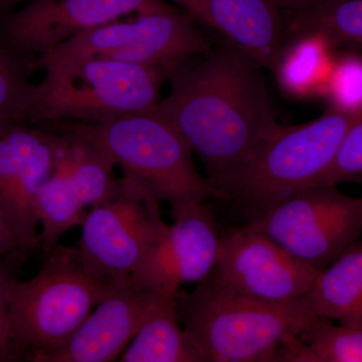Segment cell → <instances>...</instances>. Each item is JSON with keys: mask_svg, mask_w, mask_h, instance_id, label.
Here are the masks:
<instances>
[{"mask_svg": "<svg viewBox=\"0 0 362 362\" xmlns=\"http://www.w3.org/2000/svg\"><path fill=\"white\" fill-rule=\"evenodd\" d=\"M199 63L169 77L171 92L150 110L168 121L221 195L223 181L257 147L277 133L261 66L228 40Z\"/></svg>", "mask_w": 362, "mask_h": 362, "instance_id": "6da1fadb", "label": "cell"}, {"mask_svg": "<svg viewBox=\"0 0 362 362\" xmlns=\"http://www.w3.org/2000/svg\"><path fill=\"white\" fill-rule=\"evenodd\" d=\"M181 325L206 362L278 361L281 343L318 317L306 296L272 302L226 287L213 275L178 293Z\"/></svg>", "mask_w": 362, "mask_h": 362, "instance_id": "7a4b0ae2", "label": "cell"}, {"mask_svg": "<svg viewBox=\"0 0 362 362\" xmlns=\"http://www.w3.org/2000/svg\"><path fill=\"white\" fill-rule=\"evenodd\" d=\"M49 130L83 138L110 156L123 175L168 202L171 214L221 195L194 165L189 145L168 121L151 110L88 123L58 121Z\"/></svg>", "mask_w": 362, "mask_h": 362, "instance_id": "3957f363", "label": "cell"}, {"mask_svg": "<svg viewBox=\"0 0 362 362\" xmlns=\"http://www.w3.org/2000/svg\"><path fill=\"white\" fill-rule=\"evenodd\" d=\"M119 285L90 270L78 247L58 245L45 252L39 273L16 281L11 291L9 331L16 361L47 362Z\"/></svg>", "mask_w": 362, "mask_h": 362, "instance_id": "277c9868", "label": "cell"}, {"mask_svg": "<svg viewBox=\"0 0 362 362\" xmlns=\"http://www.w3.org/2000/svg\"><path fill=\"white\" fill-rule=\"evenodd\" d=\"M33 85L28 123H98L151 109L168 73L156 66L93 58L42 68Z\"/></svg>", "mask_w": 362, "mask_h": 362, "instance_id": "5b68a950", "label": "cell"}, {"mask_svg": "<svg viewBox=\"0 0 362 362\" xmlns=\"http://www.w3.org/2000/svg\"><path fill=\"white\" fill-rule=\"evenodd\" d=\"M358 114L333 109L310 123L282 126L228 175L221 199L240 202L256 216L311 185L334 160Z\"/></svg>", "mask_w": 362, "mask_h": 362, "instance_id": "8992f818", "label": "cell"}, {"mask_svg": "<svg viewBox=\"0 0 362 362\" xmlns=\"http://www.w3.org/2000/svg\"><path fill=\"white\" fill-rule=\"evenodd\" d=\"M211 49V40L202 32L199 23L178 8L99 26L40 54L37 66L42 69L103 58L163 69L169 78L187 65L188 59L206 54Z\"/></svg>", "mask_w": 362, "mask_h": 362, "instance_id": "52a82bcc", "label": "cell"}, {"mask_svg": "<svg viewBox=\"0 0 362 362\" xmlns=\"http://www.w3.org/2000/svg\"><path fill=\"white\" fill-rule=\"evenodd\" d=\"M242 226L321 271L362 237V199L337 185H308Z\"/></svg>", "mask_w": 362, "mask_h": 362, "instance_id": "ba28073f", "label": "cell"}, {"mask_svg": "<svg viewBox=\"0 0 362 362\" xmlns=\"http://www.w3.org/2000/svg\"><path fill=\"white\" fill-rule=\"evenodd\" d=\"M160 202L129 176L90 207L82 223L78 251L86 265L104 280L123 284L146 257L166 225Z\"/></svg>", "mask_w": 362, "mask_h": 362, "instance_id": "9c48e42d", "label": "cell"}, {"mask_svg": "<svg viewBox=\"0 0 362 362\" xmlns=\"http://www.w3.org/2000/svg\"><path fill=\"white\" fill-rule=\"evenodd\" d=\"M319 273L264 233L240 226L221 237L211 275L240 294L288 302L306 296Z\"/></svg>", "mask_w": 362, "mask_h": 362, "instance_id": "30bf717a", "label": "cell"}, {"mask_svg": "<svg viewBox=\"0 0 362 362\" xmlns=\"http://www.w3.org/2000/svg\"><path fill=\"white\" fill-rule=\"evenodd\" d=\"M178 8L168 0H32L9 14L4 35L13 51L39 57L124 16L169 13Z\"/></svg>", "mask_w": 362, "mask_h": 362, "instance_id": "8fae6325", "label": "cell"}, {"mask_svg": "<svg viewBox=\"0 0 362 362\" xmlns=\"http://www.w3.org/2000/svg\"><path fill=\"white\" fill-rule=\"evenodd\" d=\"M171 216L173 225L166 226L131 279L146 289L176 295L181 286L201 283L213 273L221 237L204 202Z\"/></svg>", "mask_w": 362, "mask_h": 362, "instance_id": "7c38bea8", "label": "cell"}, {"mask_svg": "<svg viewBox=\"0 0 362 362\" xmlns=\"http://www.w3.org/2000/svg\"><path fill=\"white\" fill-rule=\"evenodd\" d=\"M177 295L146 289L132 280L117 286L47 362L118 361L143 324Z\"/></svg>", "mask_w": 362, "mask_h": 362, "instance_id": "4fadbf2b", "label": "cell"}, {"mask_svg": "<svg viewBox=\"0 0 362 362\" xmlns=\"http://www.w3.org/2000/svg\"><path fill=\"white\" fill-rule=\"evenodd\" d=\"M57 134L13 123L0 127V201L25 242L39 247V221L33 201L56 169Z\"/></svg>", "mask_w": 362, "mask_h": 362, "instance_id": "5bb4252c", "label": "cell"}, {"mask_svg": "<svg viewBox=\"0 0 362 362\" xmlns=\"http://www.w3.org/2000/svg\"><path fill=\"white\" fill-rule=\"evenodd\" d=\"M223 35L259 66L275 68L287 37L280 9L268 0H168Z\"/></svg>", "mask_w": 362, "mask_h": 362, "instance_id": "9a60e30c", "label": "cell"}, {"mask_svg": "<svg viewBox=\"0 0 362 362\" xmlns=\"http://www.w3.org/2000/svg\"><path fill=\"white\" fill-rule=\"evenodd\" d=\"M306 297L317 315L362 328V240L320 271Z\"/></svg>", "mask_w": 362, "mask_h": 362, "instance_id": "2e32d148", "label": "cell"}, {"mask_svg": "<svg viewBox=\"0 0 362 362\" xmlns=\"http://www.w3.org/2000/svg\"><path fill=\"white\" fill-rule=\"evenodd\" d=\"M176 298L161 306L143 324L118 361L206 362L181 325Z\"/></svg>", "mask_w": 362, "mask_h": 362, "instance_id": "e0dca14e", "label": "cell"}, {"mask_svg": "<svg viewBox=\"0 0 362 362\" xmlns=\"http://www.w3.org/2000/svg\"><path fill=\"white\" fill-rule=\"evenodd\" d=\"M54 133L58 137L56 168L65 171L86 207L103 202L118 180L113 175L115 162L103 149L83 138Z\"/></svg>", "mask_w": 362, "mask_h": 362, "instance_id": "ac0fdd59", "label": "cell"}, {"mask_svg": "<svg viewBox=\"0 0 362 362\" xmlns=\"http://www.w3.org/2000/svg\"><path fill=\"white\" fill-rule=\"evenodd\" d=\"M282 13L287 42L313 35L323 37L331 49H362V0H330L310 8Z\"/></svg>", "mask_w": 362, "mask_h": 362, "instance_id": "d6986e66", "label": "cell"}, {"mask_svg": "<svg viewBox=\"0 0 362 362\" xmlns=\"http://www.w3.org/2000/svg\"><path fill=\"white\" fill-rule=\"evenodd\" d=\"M33 207L42 228L39 247L44 254L58 246L64 233L82 226L87 214L70 178L58 168L37 190Z\"/></svg>", "mask_w": 362, "mask_h": 362, "instance_id": "ffe728a7", "label": "cell"}, {"mask_svg": "<svg viewBox=\"0 0 362 362\" xmlns=\"http://www.w3.org/2000/svg\"><path fill=\"white\" fill-rule=\"evenodd\" d=\"M330 49L328 42L318 35H302L288 40L273 69L281 87L299 97L323 90L332 66Z\"/></svg>", "mask_w": 362, "mask_h": 362, "instance_id": "44dd1931", "label": "cell"}, {"mask_svg": "<svg viewBox=\"0 0 362 362\" xmlns=\"http://www.w3.org/2000/svg\"><path fill=\"white\" fill-rule=\"evenodd\" d=\"M299 337L308 345L314 362H362V328L335 325L318 316Z\"/></svg>", "mask_w": 362, "mask_h": 362, "instance_id": "7402d4cb", "label": "cell"}, {"mask_svg": "<svg viewBox=\"0 0 362 362\" xmlns=\"http://www.w3.org/2000/svg\"><path fill=\"white\" fill-rule=\"evenodd\" d=\"M33 87L23 78L11 54L0 47V127L28 123Z\"/></svg>", "mask_w": 362, "mask_h": 362, "instance_id": "603a6c76", "label": "cell"}, {"mask_svg": "<svg viewBox=\"0 0 362 362\" xmlns=\"http://www.w3.org/2000/svg\"><path fill=\"white\" fill-rule=\"evenodd\" d=\"M324 92L335 110L357 114L362 111V57L346 54L332 62Z\"/></svg>", "mask_w": 362, "mask_h": 362, "instance_id": "cb8c5ba5", "label": "cell"}, {"mask_svg": "<svg viewBox=\"0 0 362 362\" xmlns=\"http://www.w3.org/2000/svg\"><path fill=\"white\" fill-rule=\"evenodd\" d=\"M346 182L362 185V111L347 131L334 160L312 185Z\"/></svg>", "mask_w": 362, "mask_h": 362, "instance_id": "d4e9b609", "label": "cell"}, {"mask_svg": "<svg viewBox=\"0 0 362 362\" xmlns=\"http://www.w3.org/2000/svg\"><path fill=\"white\" fill-rule=\"evenodd\" d=\"M23 262L20 257L0 258V362L16 361L9 331V314L11 291L18 280V272Z\"/></svg>", "mask_w": 362, "mask_h": 362, "instance_id": "484cf974", "label": "cell"}, {"mask_svg": "<svg viewBox=\"0 0 362 362\" xmlns=\"http://www.w3.org/2000/svg\"><path fill=\"white\" fill-rule=\"evenodd\" d=\"M33 251L25 242L6 207L0 201V258L20 257L25 259L26 254Z\"/></svg>", "mask_w": 362, "mask_h": 362, "instance_id": "4316f807", "label": "cell"}, {"mask_svg": "<svg viewBox=\"0 0 362 362\" xmlns=\"http://www.w3.org/2000/svg\"><path fill=\"white\" fill-rule=\"evenodd\" d=\"M281 11H295L325 4L330 0H268Z\"/></svg>", "mask_w": 362, "mask_h": 362, "instance_id": "83f0119b", "label": "cell"}, {"mask_svg": "<svg viewBox=\"0 0 362 362\" xmlns=\"http://www.w3.org/2000/svg\"><path fill=\"white\" fill-rule=\"evenodd\" d=\"M25 1H28V0H0V13L9 11L13 7ZM30 1H32V0H30Z\"/></svg>", "mask_w": 362, "mask_h": 362, "instance_id": "f1b7e54d", "label": "cell"}]
</instances>
